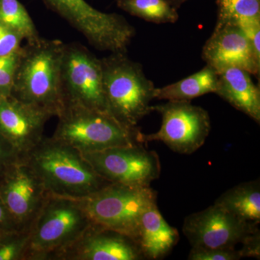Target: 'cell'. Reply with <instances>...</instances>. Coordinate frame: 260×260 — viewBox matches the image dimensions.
Here are the masks:
<instances>
[{"label":"cell","instance_id":"obj_22","mask_svg":"<svg viewBox=\"0 0 260 260\" xmlns=\"http://www.w3.org/2000/svg\"><path fill=\"white\" fill-rule=\"evenodd\" d=\"M216 4L218 17L215 25L260 20V0H216Z\"/></svg>","mask_w":260,"mask_h":260},{"label":"cell","instance_id":"obj_20","mask_svg":"<svg viewBox=\"0 0 260 260\" xmlns=\"http://www.w3.org/2000/svg\"><path fill=\"white\" fill-rule=\"evenodd\" d=\"M120 9L129 14L156 24L174 23L179 14L170 0H116Z\"/></svg>","mask_w":260,"mask_h":260},{"label":"cell","instance_id":"obj_19","mask_svg":"<svg viewBox=\"0 0 260 260\" xmlns=\"http://www.w3.org/2000/svg\"><path fill=\"white\" fill-rule=\"evenodd\" d=\"M215 204L247 223H260V184L259 180L244 182L220 195Z\"/></svg>","mask_w":260,"mask_h":260},{"label":"cell","instance_id":"obj_7","mask_svg":"<svg viewBox=\"0 0 260 260\" xmlns=\"http://www.w3.org/2000/svg\"><path fill=\"white\" fill-rule=\"evenodd\" d=\"M44 2L99 50L124 52L135 37V28L124 17L99 11L85 0Z\"/></svg>","mask_w":260,"mask_h":260},{"label":"cell","instance_id":"obj_13","mask_svg":"<svg viewBox=\"0 0 260 260\" xmlns=\"http://www.w3.org/2000/svg\"><path fill=\"white\" fill-rule=\"evenodd\" d=\"M202 58L218 73L237 68L259 77L260 58L256 55L242 29L235 23L215 25L205 42Z\"/></svg>","mask_w":260,"mask_h":260},{"label":"cell","instance_id":"obj_4","mask_svg":"<svg viewBox=\"0 0 260 260\" xmlns=\"http://www.w3.org/2000/svg\"><path fill=\"white\" fill-rule=\"evenodd\" d=\"M104 93L108 111L124 125L138 127L152 112L155 87L147 78L143 66L130 59L126 52H114L102 59Z\"/></svg>","mask_w":260,"mask_h":260},{"label":"cell","instance_id":"obj_27","mask_svg":"<svg viewBox=\"0 0 260 260\" xmlns=\"http://www.w3.org/2000/svg\"><path fill=\"white\" fill-rule=\"evenodd\" d=\"M20 156L14 147L0 133V178Z\"/></svg>","mask_w":260,"mask_h":260},{"label":"cell","instance_id":"obj_15","mask_svg":"<svg viewBox=\"0 0 260 260\" xmlns=\"http://www.w3.org/2000/svg\"><path fill=\"white\" fill-rule=\"evenodd\" d=\"M60 259L143 260L139 246L132 238L92 223L83 237Z\"/></svg>","mask_w":260,"mask_h":260},{"label":"cell","instance_id":"obj_23","mask_svg":"<svg viewBox=\"0 0 260 260\" xmlns=\"http://www.w3.org/2000/svg\"><path fill=\"white\" fill-rule=\"evenodd\" d=\"M30 232L0 234V260L23 259Z\"/></svg>","mask_w":260,"mask_h":260},{"label":"cell","instance_id":"obj_21","mask_svg":"<svg viewBox=\"0 0 260 260\" xmlns=\"http://www.w3.org/2000/svg\"><path fill=\"white\" fill-rule=\"evenodd\" d=\"M0 23L14 29L28 43L41 38L28 11L19 0H0Z\"/></svg>","mask_w":260,"mask_h":260},{"label":"cell","instance_id":"obj_24","mask_svg":"<svg viewBox=\"0 0 260 260\" xmlns=\"http://www.w3.org/2000/svg\"><path fill=\"white\" fill-rule=\"evenodd\" d=\"M20 49L10 55L0 57V99L11 95Z\"/></svg>","mask_w":260,"mask_h":260},{"label":"cell","instance_id":"obj_9","mask_svg":"<svg viewBox=\"0 0 260 260\" xmlns=\"http://www.w3.org/2000/svg\"><path fill=\"white\" fill-rule=\"evenodd\" d=\"M61 83L64 105L109 113L104 93L102 59L81 44H64Z\"/></svg>","mask_w":260,"mask_h":260},{"label":"cell","instance_id":"obj_10","mask_svg":"<svg viewBox=\"0 0 260 260\" xmlns=\"http://www.w3.org/2000/svg\"><path fill=\"white\" fill-rule=\"evenodd\" d=\"M82 155L99 176L112 184L146 187L158 179L161 171L158 154L147 150L143 144Z\"/></svg>","mask_w":260,"mask_h":260},{"label":"cell","instance_id":"obj_30","mask_svg":"<svg viewBox=\"0 0 260 260\" xmlns=\"http://www.w3.org/2000/svg\"><path fill=\"white\" fill-rule=\"evenodd\" d=\"M187 0H170L171 3H172L173 6L176 8V9H178V8H180L181 5L183 4V3H185Z\"/></svg>","mask_w":260,"mask_h":260},{"label":"cell","instance_id":"obj_5","mask_svg":"<svg viewBox=\"0 0 260 260\" xmlns=\"http://www.w3.org/2000/svg\"><path fill=\"white\" fill-rule=\"evenodd\" d=\"M58 118L52 138L82 154L143 144L139 128L124 125L108 112L66 104Z\"/></svg>","mask_w":260,"mask_h":260},{"label":"cell","instance_id":"obj_3","mask_svg":"<svg viewBox=\"0 0 260 260\" xmlns=\"http://www.w3.org/2000/svg\"><path fill=\"white\" fill-rule=\"evenodd\" d=\"M91 225L80 200L49 194L30 229L23 259H60Z\"/></svg>","mask_w":260,"mask_h":260},{"label":"cell","instance_id":"obj_6","mask_svg":"<svg viewBox=\"0 0 260 260\" xmlns=\"http://www.w3.org/2000/svg\"><path fill=\"white\" fill-rule=\"evenodd\" d=\"M150 186L110 184L80 200L92 223L128 236L136 242L142 215L157 203Z\"/></svg>","mask_w":260,"mask_h":260},{"label":"cell","instance_id":"obj_28","mask_svg":"<svg viewBox=\"0 0 260 260\" xmlns=\"http://www.w3.org/2000/svg\"><path fill=\"white\" fill-rule=\"evenodd\" d=\"M242 249H239L240 255L243 257H260V233L259 230L249 236L242 243Z\"/></svg>","mask_w":260,"mask_h":260},{"label":"cell","instance_id":"obj_8","mask_svg":"<svg viewBox=\"0 0 260 260\" xmlns=\"http://www.w3.org/2000/svg\"><path fill=\"white\" fill-rule=\"evenodd\" d=\"M152 112L161 116L160 129L152 134L140 135V143L160 141L171 150L180 154L194 153L201 148L211 129L209 114L190 102L168 101L152 106Z\"/></svg>","mask_w":260,"mask_h":260},{"label":"cell","instance_id":"obj_1","mask_svg":"<svg viewBox=\"0 0 260 260\" xmlns=\"http://www.w3.org/2000/svg\"><path fill=\"white\" fill-rule=\"evenodd\" d=\"M23 158L50 194L81 200L112 184L78 150L52 137H44Z\"/></svg>","mask_w":260,"mask_h":260},{"label":"cell","instance_id":"obj_16","mask_svg":"<svg viewBox=\"0 0 260 260\" xmlns=\"http://www.w3.org/2000/svg\"><path fill=\"white\" fill-rule=\"evenodd\" d=\"M179 240V232L164 218L157 203L145 210L140 218L136 243L145 259H162Z\"/></svg>","mask_w":260,"mask_h":260},{"label":"cell","instance_id":"obj_18","mask_svg":"<svg viewBox=\"0 0 260 260\" xmlns=\"http://www.w3.org/2000/svg\"><path fill=\"white\" fill-rule=\"evenodd\" d=\"M218 80V72L206 64L203 69L184 79L162 88H155L154 98L158 100L190 102L205 94L215 93Z\"/></svg>","mask_w":260,"mask_h":260},{"label":"cell","instance_id":"obj_17","mask_svg":"<svg viewBox=\"0 0 260 260\" xmlns=\"http://www.w3.org/2000/svg\"><path fill=\"white\" fill-rule=\"evenodd\" d=\"M215 94L233 107L260 123V90L246 70L229 68L219 72Z\"/></svg>","mask_w":260,"mask_h":260},{"label":"cell","instance_id":"obj_29","mask_svg":"<svg viewBox=\"0 0 260 260\" xmlns=\"http://www.w3.org/2000/svg\"><path fill=\"white\" fill-rule=\"evenodd\" d=\"M18 232L0 195V234Z\"/></svg>","mask_w":260,"mask_h":260},{"label":"cell","instance_id":"obj_2","mask_svg":"<svg viewBox=\"0 0 260 260\" xmlns=\"http://www.w3.org/2000/svg\"><path fill=\"white\" fill-rule=\"evenodd\" d=\"M64 44L40 39L20 49L11 95L58 116L64 107L61 70Z\"/></svg>","mask_w":260,"mask_h":260},{"label":"cell","instance_id":"obj_11","mask_svg":"<svg viewBox=\"0 0 260 260\" xmlns=\"http://www.w3.org/2000/svg\"><path fill=\"white\" fill-rule=\"evenodd\" d=\"M0 195L18 232H30L49 193L25 158L0 178Z\"/></svg>","mask_w":260,"mask_h":260},{"label":"cell","instance_id":"obj_25","mask_svg":"<svg viewBox=\"0 0 260 260\" xmlns=\"http://www.w3.org/2000/svg\"><path fill=\"white\" fill-rule=\"evenodd\" d=\"M239 250L234 249H213L192 247L188 255L189 260H238L240 259Z\"/></svg>","mask_w":260,"mask_h":260},{"label":"cell","instance_id":"obj_14","mask_svg":"<svg viewBox=\"0 0 260 260\" xmlns=\"http://www.w3.org/2000/svg\"><path fill=\"white\" fill-rule=\"evenodd\" d=\"M51 116L47 111L20 102L12 95L0 99V133L20 157L42 141L46 123Z\"/></svg>","mask_w":260,"mask_h":260},{"label":"cell","instance_id":"obj_26","mask_svg":"<svg viewBox=\"0 0 260 260\" xmlns=\"http://www.w3.org/2000/svg\"><path fill=\"white\" fill-rule=\"evenodd\" d=\"M23 39L21 34L14 29L0 23V57L18 51Z\"/></svg>","mask_w":260,"mask_h":260},{"label":"cell","instance_id":"obj_12","mask_svg":"<svg viewBox=\"0 0 260 260\" xmlns=\"http://www.w3.org/2000/svg\"><path fill=\"white\" fill-rule=\"evenodd\" d=\"M182 229L191 247L213 249H234L259 230L216 204L188 215Z\"/></svg>","mask_w":260,"mask_h":260}]
</instances>
